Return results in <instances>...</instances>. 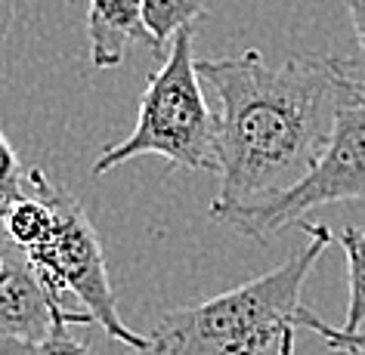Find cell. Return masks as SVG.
<instances>
[{
    "mask_svg": "<svg viewBox=\"0 0 365 355\" xmlns=\"http://www.w3.org/2000/svg\"><path fill=\"white\" fill-rule=\"evenodd\" d=\"M195 68L220 99V189L211 204H239L294 186L325 152L337 112L362 80L356 59L291 56L272 65L260 50L198 59Z\"/></svg>",
    "mask_w": 365,
    "mask_h": 355,
    "instance_id": "cell-1",
    "label": "cell"
},
{
    "mask_svg": "<svg viewBox=\"0 0 365 355\" xmlns=\"http://www.w3.org/2000/svg\"><path fill=\"white\" fill-rule=\"evenodd\" d=\"M297 226L309 238L297 253L205 303L164 312L140 355H294L300 290L334 244L325 223Z\"/></svg>",
    "mask_w": 365,
    "mask_h": 355,
    "instance_id": "cell-2",
    "label": "cell"
},
{
    "mask_svg": "<svg viewBox=\"0 0 365 355\" xmlns=\"http://www.w3.org/2000/svg\"><path fill=\"white\" fill-rule=\"evenodd\" d=\"M195 25H186L170 38L164 65L149 78L140 99L136 127L124 142H112L93 161V173L121 167V164L161 154L182 170H214L217 173V133L220 121L211 112L198 87V68L192 56Z\"/></svg>",
    "mask_w": 365,
    "mask_h": 355,
    "instance_id": "cell-3",
    "label": "cell"
},
{
    "mask_svg": "<svg viewBox=\"0 0 365 355\" xmlns=\"http://www.w3.org/2000/svg\"><path fill=\"white\" fill-rule=\"evenodd\" d=\"M29 189L43 195L53 207L50 235L34 248L22 250L43 290L59 306L87 312L93 318V324L103 327L112 340L130 346L133 352H143L149 340L143 334L130 331L124 324L121 312H118V297L112 278H108L103 244H99V235L81 201L75 195H68L66 189L53 186L38 167L29 170Z\"/></svg>",
    "mask_w": 365,
    "mask_h": 355,
    "instance_id": "cell-4",
    "label": "cell"
},
{
    "mask_svg": "<svg viewBox=\"0 0 365 355\" xmlns=\"http://www.w3.org/2000/svg\"><path fill=\"white\" fill-rule=\"evenodd\" d=\"M341 201H365V75L337 112L331 139L294 186L239 204H211V220L267 244L309 211Z\"/></svg>",
    "mask_w": 365,
    "mask_h": 355,
    "instance_id": "cell-5",
    "label": "cell"
},
{
    "mask_svg": "<svg viewBox=\"0 0 365 355\" xmlns=\"http://www.w3.org/2000/svg\"><path fill=\"white\" fill-rule=\"evenodd\" d=\"M71 324H93V318L59 306L16 244L0 250V340H43Z\"/></svg>",
    "mask_w": 365,
    "mask_h": 355,
    "instance_id": "cell-6",
    "label": "cell"
},
{
    "mask_svg": "<svg viewBox=\"0 0 365 355\" xmlns=\"http://www.w3.org/2000/svg\"><path fill=\"white\" fill-rule=\"evenodd\" d=\"M87 38H90V62L93 68L121 65L127 43H143L152 56L161 59L149 25H145L143 0H90L87 13Z\"/></svg>",
    "mask_w": 365,
    "mask_h": 355,
    "instance_id": "cell-7",
    "label": "cell"
},
{
    "mask_svg": "<svg viewBox=\"0 0 365 355\" xmlns=\"http://www.w3.org/2000/svg\"><path fill=\"white\" fill-rule=\"evenodd\" d=\"M4 226H6V235L10 241L16 244L19 250L25 248H34L38 241H43L53 229V207L47 204V198L31 192L19 198V201H10L6 207V216H4Z\"/></svg>",
    "mask_w": 365,
    "mask_h": 355,
    "instance_id": "cell-8",
    "label": "cell"
},
{
    "mask_svg": "<svg viewBox=\"0 0 365 355\" xmlns=\"http://www.w3.org/2000/svg\"><path fill=\"white\" fill-rule=\"evenodd\" d=\"M145 25H149L155 43L161 50V59L168 56V43L180 28L195 25V19L205 16L202 0H143Z\"/></svg>",
    "mask_w": 365,
    "mask_h": 355,
    "instance_id": "cell-9",
    "label": "cell"
},
{
    "mask_svg": "<svg viewBox=\"0 0 365 355\" xmlns=\"http://www.w3.org/2000/svg\"><path fill=\"white\" fill-rule=\"evenodd\" d=\"M334 241L346 253V281H350V303H346L344 331H359L365 324V229L346 226Z\"/></svg>",
    "mask_w": 365,
    "mask_h": 355,
    "instance_id": "cell-10",
    "label": "cell"
},
{
    "mask_svg": "<svg viewBox=\"0 0 365 355\" xmlns=\"http://www.w3.org/2000/svg\"><path fill=\"white\" fill-rule=\"evenodd\" d=\"M297 327L322 337V343L331 352H346V355H365V331H344V327H331L328 322H322V315H316L313 309L300 306L297 309Z\"/></svg>",
    "mask_w": 365,
    "mask_h": 355,
    "instance_id": "cell-11",
    "label": "cell"
},
{
    "mask_svg": "<svg viewBox=\"0 0 365 355\" xmlns=\"http://www.w3.org/2000/svg\"><path fill=\"white\" fill-rule=\"evenodd\" d=\"M0 355H93V349L75 340L66 327L43 340H0Z\"/></svg>",
    "mask_w": 365,
    "mask_h": 355,
    "instance_id": "cell-12",
    "label": "cell"
},
{
    "mask_svg": "<svg viewBox=\"0 0 365 355\" xmlns=\"http://www.w3.org/2000/svg\"><path fill=\"white\" fill-rule=\"evenodd\" d=\"M29 195V170L22 167L19 154L0 133V201H19Z\"/></svg>",
    "mask_w": 365,
    "mask_h": 355,
    "instance_id": "cell-13",
    "label": "cell"
},
{
    "mask_svg": "<svg viewBox=\"0 0 365 355\" xmlns=\"http://www.w3.org/2000/svg\"><path fill=\"white\" fill-rule=\"evenodd\" d=\"M346 13H350L353 19V28H356V41H359V50H362V62L365 65V0H344Z\"/></svg>",
    "mask_w": 365,
    "mask_h": 355,
    "instance_id": "cell-14",
    "label": "cell"
},
{
    "mask_svg": "<svg viewBox=\"0 0 365 355\" xmlns=\"http://www.w3.org/2000/svg\"><path fill=\"white\" fill-rule=\"evenodd\" d=\"M13 16H16V0H0V43H4L6 34H10Z\"/></svg>",
    "mask_w": 365,
    "mask_h": 355,
    "instance_id": "cell-15",
    "label": "cell"
},
{
    "mask_svg": "<svg viewBox=\"0 0 365 355\" xmlns=\"http://www.w3.org/2000/svg\"><path fill=\"white\" fill-rule=\"evenodd\" d=\"M6 207H10V201H0V220L6 216Z\"/></svg>",
    "mask_w": 365,
    "mask_h": 355,
    "instance_id": "cell-16",
    "label": "cell"
}]
</instances>
